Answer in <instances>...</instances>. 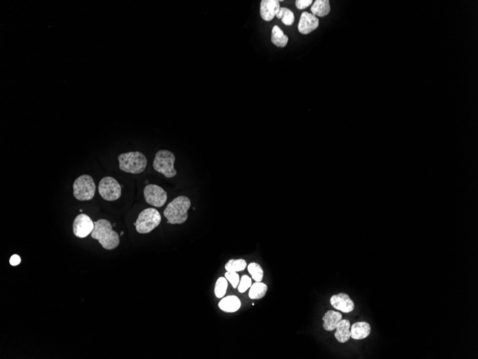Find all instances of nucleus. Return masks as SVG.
<instances>
[{
  "label": "nucleus",
  "instance_id": "obj_1",
  "mask_svg": "<svg viewBox=\"0 0 478 359\" xmlns=\"http://www.w3.org/2000/svg\"><path fill=\"white\" fill-rule=\"evenodd\" d=\"M94 229L91 232V237L97 239L99 243L105 250H111L116 249L120 244V237L116 231L113 230V226L108 220H97L94 223Z\"/></svg>",
  "mask_w": 478,
  "mask_h": 359
},
{
  "label": "nucleus",
  "instance_id": "obj_2",
  "mask_svg": "<svg viewBox=\"0 0 478 359\" xmlns=\"http://www.w3.org/2000/svg\"><path fill=\"white\" fill-rule=\"evenodd\" d=\"M191 204V200L185 196H179L173 200L163 212L168 223L180 225L185 223L188 217V211Z\"/></svg>",
  "mask_w": 478,
  "mask_h": 359
},
{
  "label": "nucleus",
  "instance_id": "obj_3",
  "mask_svg": "<svg viewBox=\"0 0 478 359\" xmlns=\"http://www.w3.org/2000/svg\"><path fill=\"white\" fill-rule=\"evenodd\" d=\"M119 167L121 171L138 174L144 172L147 166V159L139 152L124 153L119 156Z\"/></svg>",
  "mask_w": 478,
  "mask_h": 359
},
{
  "label": "nucleus",
  "instance_id": "obj_4",
  "mask_svg": "<svg viewBox=\"0 0 478 359\" xmlns=\"http://www.w3.org/2000/svg\"><path fill=\"white\" fill-rule=\"evenodd\" d=\"M161 216L157 209L148 208L140 213L137 219L136 231L140 234H148L160 225Z\"/></svg>",
  "mask_w": 478,
  "mask_h": 359
},
{
  "label": "nucleus",
  "instance_id": "obj_5",
  "mask_svg": "<svg viewBox=\"0 0 478 359\" xmlns=\"http://www.w3.org/2000/svg\"><path fill=\"white\" fill-rule=\"evenodd\" d=\"M175 161V156L172 152L168 150H160L155 154L152 166L155 171L163 174L166 177L173 178L177 174V171L174 168Z\"/></svg>",
  "mask_w": 478,
  "mask_h": 359
},
{
  "label": "nucleus",
  "instance_id": "obj_6",
  "mask_svg": "<svg viewBox=\"0 0 478 359\" xmlns=\"http://www.w3.org/2000/svg\"><path fill=\"white\" fill-rule=\"evenodd\" d=\"M95 189L92 176L84 174L75 179L73 184V195L79 201H88L95 196Z\"/></svg>",
  "mask_w": 478,
  "mask_h": 359
},
{
  "label": "nucleus",
  "instance_id": "obj_7",
  "mask_svg": "<svg viewBox=\"0 0 478 359\" xmlns=\"http://www.w3.org/2000/svg\"><path fill=\"white\" fill-rule=\"evenodd\" d=\"M100 196L106 201H116L120 197L121 186L111 176H106L100 180L98 185Z\"/></svg>",
  "mask_w": 478,
  "mask_h": 359
},
{
  "label": "nucleus",
  "instance_id": "obj_8",
  "mask_svg": "<svg viewBox=\"0 0 478 359\" xmlns=\"http://www.w3.org/2000/svg\"><path fill=\"white\" fill-rule=\"evenodd\" d=\"M144 198L146 202L155 207H161L167 201V193L159 186L147 184L145 187Z\"/></svg>",
  "mask_w": 478,
  "mask_h": 359
},
{
  "label": "nucleus",
  "instance_id": "obj_9",
  "mask_svg": "<svg viewBox=\"0 0 478 359\" xmlns=\"http://www.w3.org/2000/svg\"><path fill=\"white\" fill-rule=\"evenodd\" d=\"M94 223L90 217L85 214H80L75 217L72 225L74 234L79 238H85L94 229Z\"/></svg>",
  "mask_w": 478,
  "mask_h": 359
},
{
  "label": "nucleus",
  "instance_id": "obj_10",
  "mask_svg": "<svg viewBox=\"0 0 478 359\" xmlns=\"http://www.w3.org/2000/svg\"><path fill=\"white\" fill-rule=\"evenodd\" d=\"M319 25V19L315 15L304 12L301 14L300 17L298 30L301 34H307L317 29Z\"/></svg>",
  "mask_w": 478,
  "mask_h": 359
},
{
  "label": "nucleus",
  "instance_id": "obj_11",
  "mask_svg": "<svg viewBox=\"0 0 478 359\" xmlns=\"http://www.w3.org/2000/svg\"><path fill=\"white\" fill-rule=\"evenodd\" d=\"M330 303L335 309L343 313H350L355 309V303L347 294H339L333 295L330 299Z\"/></svg>",
  "mask_w": 478,
  "mask_h": 359
},
{
  "label": "nucleus",
  "instance_id": "obj_12",
  "mask_svg": "<svg viewBox=\"0 0 478 359\" xmlns=\"http://www.w3.org/2000/svg\"><path fill=\"white\" fill-rule=\"evenodd\" d=\"M280 8L278 0H262L260 5L261 17L265 21H271L277 15Z\"/></svg>",
  "mask_w": 478,
  "mask_h": 359
},
{
  "label": "nucleus",
  "instance_id": "obj_13",
  "mask_svg": "<svg viewBox=\"0 0 478 359\" xmlns=\"http://www.w3.org/2000/svg\"><path fill=\"white\" fill-rule=\"evenodd\" d=\"M351 338L354 340H362L367 338L371 333V326L367 322H358L350 327Z\"/></svg>",
  "mask_w": 478,
  "mask_h": 359
},
{
  "label": "nucleus",
  "instance_id": "obj_14",
  "mask_svg": "<svg viewBox=\"0 0 478 359\" xmlns=\"http://www.w3.org/2000/svg\"><path fill=\"white\" fill-rule=\"evenodd\" d=\"M241 303L238 297L235 295L227 296L223 298L218 303V307L221 311L226 313H234L240 309Z\"/></svg>",
  "mask_w": 478,
  "mask_h": 359
},
{
  "label": "nucleus",
  "instance_id": "obj_15",
  "mask_svg": "<svg viewBox=\"0 0 478 359\" xmlns=\"http://www.w3.org/2000/svg\"><path fill=\"white\" fill-rule=\"evenodd\" d=\"M342 320V316L339 312L328 311L323 317V327L327 331H332L336 329Z\"/></svg>",
  "mask_w": 478,
  "mask_h": 359
},
{
  "label": "nucleus",
  "instance_id": "obj_16",
  "mask_svg": "<svg viewBox=\"0 0 478 359\" xmlns=\"http://www.w3.org/2000/svg\"><path fill=\"white\" fill-rule=\"evenodd\" d=\"M350 322L348 320H342L336 326L335 338L339 343H344L350 341L351 338Z\"/></svg>",
  "mask_w": 478,
  "mask_h": 359
},
{
  "label": "nucleus",
  "instance_id": "obj_17",
  "mask_svg": "<svg viewBox=\"0 0 478 359\" xmlns=\"http://www.w3.org/2000/svg\"><path fill=\"white\" fill-rule=\"evenodd\" d=\"M331 10L329 1L328 0H317L311 6V11L315 16L323 17L327 16Z\"/></svg>",
  "mask_w": 478,
  "mask_h": 359
},
{
  "label": "nucleus",
  "instance_id": "obj_18",
  "mask_svg": "<svg viewBox=\"0 0 478 359\" xmlns=\"http://www.w3.org/2000/svg\"><path fill=\"white\" fill-rule=\"evenodd\" d=\"M288 41L289 38L282 30L277 25L273 27L271 34V42L273 44L279 48H284L287 45Z\"/></svg>",
  "mask_w": 478,
  "mask_h": 359
},
{
  "label": "nucleus",
  "instance_id": "obj_19",
  "mask_svg": "<svg viewBox=\"0 0 478 359\" xmlns=\"http://www.w3.org/2000/svg\"><path fill=\"white\" fill-rule=\"evenodd\" d=\"M250 288L251 289H250L248 296L252 300L262 298L265 296L267 290H268L267 285L264 284L262 282H256L255 283L252 284Z\"/></svg>",
  "mask_w": 478,
  "mask_h": 359
},
{
  "label": "nucleus",
  "instance_id": "obj_20",
  "mask_svg": "<svg viewBox=\"0 0 478 359\" xmlns=\"http://www.w3.org/2000/svg\"><path fill=\"white\" fill-rule=\"evenodd\" d=\"M246 266L247 263L245 260H230L225 265V268L228 272H240L244 270Z\"/></svg>",
  "mask_w": 478,
  "mask_h": 359
},
{
  "label": "nucleus",
  "instance_id": "obj_21",
  "mask_svg": "<svg viewBox=\"0 0 478 359\" xmlns=\"http://www.w3.org/2000/svg\"><path fill=\"white\" fill-rule=\"evenodd\" d=\"M276 16L278 19H281V22L287 26H291L295 22L293 12L286 7H281Z\"/></svg>",
  "mask_w": 478,
  "mask_h": 359
},
{
  "label": "nucleus",
  "instance_id": "obj_22",
  "mask_svg": "<svg viewBox=\"0 0 478 359\" xmlns=\"http://www.w3.org/2000/svg\"><path fill=\"white\" fill-rule=\"evenodd\" d=\"M248 271L256 282H262L264 278V271L261 266L256 262L248 264Z\"/></svg>",
  "mask_w": 478,
  "mask_h": 359
},
{
  "label": "nucleus",
  "instance_id": "obj_23",
  "mask_svg": "<svg viewBox=\"0 0 478 359\" xmlns=\"http://www.w3.org/2000/svg\"><path fill=\"white\" fill-rule=\"evenodd\" d=\"M228 288V280L226 278L221 277L216 281L215 286V295L218 298H222L223 296L226 295V291Z\"/></svg>",
  "mask_w": 478,
  "mask_h": 359
},
{
  "label": "nucleus",
  "instance_id": "obj_24",
  "mask_svg": "<svg viewBox=\"0 0 478 359\" xmlns=\"http://www.w3.org/2000/svg\"><path fill=\"white\" fill-rule=\"evenodd\" d=\"M251 286H252V281H251V278L248 277V275H243L240 278V282H239V286H238L239 292L240 293V294H243L248 289H249Z\"/></svg>",
  "mask_w": 478,
  "mask_h": 359
},
{
  "label": "nucleus",
  "instance_id": "obj_25",
  "mask_svg": "<svg viewBox=\"0 0 478 359\" xmlns=\"http://www.w3.org/2000/svg\"><path fill=\"white\" fill-rule=\"evenodd\" d=\"M225 278L231 283L233 288H237L238 287L240 278H239V274L237 273V272L227 271L225 273Z\"/></svg>",
  "mask_w": 478,
  "mask_h": 359
},
{
  "label": "nucleus",
  "instance_id": "obj_26",
  "mask_svg": "<svg viewBox=\"0 0 478 359\" xmlns=\"http://www.w3.org/2000/svg\"><path fill=\"white\" fill-rule=\"evenodd\" d=\"M312 3V0H297L296 6L299 9H303L310 6Z\"/></svg>",
  "mask_w": 478,
  "mask_h": 359
},
{
  "label": "nucleus",
  "instance_id": "obj_27",
  "mask_svg": "<svg viewBox=\"0 0 478 359\" xmlns=\"http://www.w3.org/2000/svg\"><path fill=\"white\" fill-rule=\"evenodd\" d=\"M21 262V258L17 255H13L9 260V263L12 266H17Z\"/></svg>",
  "mask_w": 478,
  "mask_h": 359
}]
</instances>
